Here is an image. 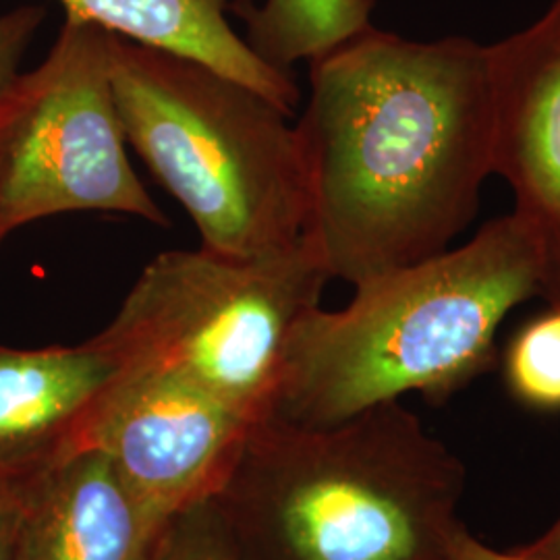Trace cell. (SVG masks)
<instances>
[{"instance_id": "cell-1", "label": "cell", "mask_w": 560, "mask_h": 560, "mask_svg": "<svg viewBox=\"0 0 560 560\" xmlns=\"http://www.w3.org/2000/svg\"><path fill=\"white\" fill-rule=\"evenodd\" d=\"M310 85L305 235L330 279L358 287L446 252L494 175L488 46L372 25L312 60Z\"/></svg>"}, {"instance_id": "cell-15", "label": "cell", "mask_w": 560, "mask_h": 560, "mask_svg": "<svg viewBox=\"0 0 560 560\" xmlns=\"http://www.w3.org/2000/svg\"><path fill=\"white\" fill-rule=\"evenodd\" d=\"M44 18L46 11L38 4H23L0 15V104L20 80L21 60Z\"/></svg>"}, {"instance_id": "cell-7", "label": "cell", "mask_w": 560, "mask_h": 560, "mask_svg": "<svg viewBox=\"0 0 560 560\" xmlns=\"http://www.w3.org/2000/svg\"><path fill=\"white\" fill-rule=\"evenodd\" d=\"M252 423L166 370L122 363L96 407L88 446L152 513L171 520L219 490Z\"/></svg>"}, {"instance_id": "cell-16", "label": "cell", "mask_w": 560, "mask_h": 560, "mask_svg": "<svg viewBox=\"0 0 560 560\" xmlns=\"http://www.w3.org/2000/svg\"><path fill=\"white\" fill-rule=\"evenodd\" d=\"M34 478H0V560H20L21 527Z\"/></svg>"}, {"instance_id": "cell-13", "label": "cell", "mask_w": 560, "mask_h": 560, "mask_svg": "<svg viewBox=\"0 0 560 560\" xmlns=\"http://www.w3.org/2000/svg\"><path fill=\"white\" fill-rule=\"evenodd\" d=\"M513 399L538 411H560V303L521 326L504 353Z\"/></svg>"}, {"instance_id": "cell-5", "label": "cell", "mask_w": 560, "mask_h": 560, "mask_svg": "<svg viewBox=\"0 0 560 560\" xmlns=\"http://www.w3.org/2000/svg\"><path fill=\"white\" fill-rule=\"evenodd\" d=\"M330 275L305 235L264 258L159 254L98 339L122 363L161 368L247 420L272 416L293 332Z\"/></svg>"}, {"instance_id": "cell-11", "label": "cell", "mask_w": 560, "mask_h": 560, "mask_svg": "<svg viewBox=\"0 0 560 560\" xmlns=\"http://www.w3.org/2000/svg\"><path fill=\"white\" fill-rule=\"evenodd\" d=\"M65 18L221 71L270 98L287 115L300 102L291 73L261 60L226 20L229 0H59Z\"/></svg>"}, {"instance_id": "cell-2", "label": "cell", "mask_w": 560, "mask_h": 560, "mask_svg": "<svg viewBox=\"0 0 560 560\" xmlns=\"http://www.w3.org/2000/svg\"><path fill=\"white\" fill-rule=\"evenodd\" d=\"M465 465L400 400L254 421L210 497L245 560H451Z\"/></svg>"}, {"instance_id": "cell-14", "label": "cell", "mask_w": 560, "mask_h": 560, "mask_svg": "<svg viewBox=\"0 0 560 560\" xmlns=\"http://www.w3.org/2000/svg\"><path fill=\"white\" fill-rule=\"evenodd\" d=\"M150 560H245L212 499L185 506L164 523Z\"/></svg>"}, {"instance_id": "cell-3", "label": "cell", "mask_w": 560, "mask_h": 560, "mask_svg": "<svg viewBox=\"0 0 560 560\" xmlns=\"http://www.w3.org/2000/svg\"><path fill=\"white\" fill-rule=\"evenodd\" d=\"M541 291L540 252L515 217L459 249L365 280L339 312L320 305L289 345L272 416L330 425L407 393L442 402L497 361V332Z\"/></svg>"}, {"instance_id": "cell-10", "label": "cell", "mask_w": 560, "mask_h": 560, "mask_svg": "<svg viewBox=\"0 0 560 560\" xmlns=\"http://www.w3.org/2000/svg\"><path fill=\"white\" fill-rule=\"evenodd\" d=\"M166 521L85 446L32 481L20 560H150Z\"/></svg>"}, {"instance_id": "cell-17", "label": "cell", "mask_w": 560, "mask_h": 560, "mask_svg": "<svg viewBox=\"0 0 560 560\" xmlns=\"http://www.w3.org/2000/svg\"><path fill=\"white\" fill-rule=\"evenodd\" d=\"M451 560H521L513 552H499L483 541L478 540L467 527L460 523L451 544Z\"/></svg>"}, {"instance_id": "cell-6", "label": "cell", "mask_w": 560, "mask_h": 560, "mask_svg": "<svg viewBox=\"0 0 560 560\" xmlns=\"http://www.w3.org/2000/svg\"><path fill=\"white\" fill-rule=\"evenodd\" d=\"M113 36L65 18L48 57L0 104V243L65 212H119L166 226L125 152Z\"/></svg>"}, {"instance_id": "cell-8", "label": "cell", "mask_w": 560, "mask_h": 560, "mask_svg": "<svg viewBox=\"0 0 560 560\" xmlns=\"http://www.w3.org/2000/svg\"><path fill=\"white\" fill-rule=\"evenodd\" d=\"M492 173L515 194V217L540 252V298L560 303V0L534 25L488 46Z\"/></svg>"}, {"instance_id": "cell-4", "label": "cell", "mask_w": 560, "mask_h": 560, "mask_svg": "<svg viewBox=\"0 0 560 560\" xmlns=\"http://www.w3.org/2000/svg\"><path fill=\"white\" fill-rule=\"evenodd\" d=\"M110 75L125 140L191 217L201 247L264 258L303 241L310 187L291 115L200 60L119 36Z\"/></svg>"}, {"instance_id": "cell-12", "label": "cell", "mask_w": 560, "mask_h": 560, "mask_svg": "<svg viewBox=\"0 0 560 560\" xmlns=\"http://www.w3.org/2000/svg\"><path fill=\"white\" fill-rule=\"evenodd\" d=\"M374 0H264L235 2L249 48L280 71L291 73L300 60L320 59L340 44L372 27Z\"/></svg>"}, {"instance_id": "cell-18", "label": "cell", "mask_w": 560, "mask_h": 560, "mask_svg": "<svg viewBox=\"0 0 560 560\" xmlns=\"http://www.w3.org/2000/svg\"><path fill=\"white\" fill-rule=\"evenodd\" d=\"M511 552L521 560H560V517L541 538Z\"/></svg>"}, {"instance_id": "cell-9", "label": "cell", "mask_w": 560, "mask_h": 560, "mask_svg": "<svg viewBox=\"0 0 560 560\" xmlns=\"http://www.w3.org/2000/svg\"><path fill=\"white\" fill-rule=\"evenodd\" d=\"M122 368L98 337L75 347H0V478H32L88 446Z\"/></svg>"}]
</instances>
